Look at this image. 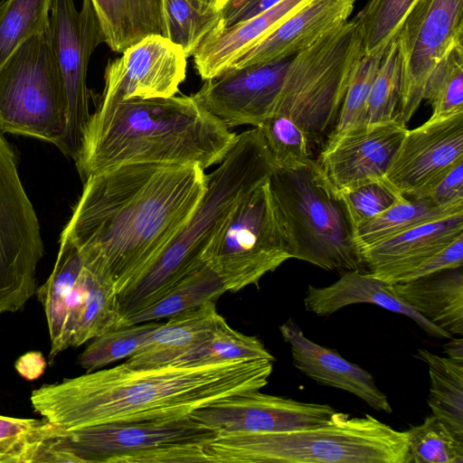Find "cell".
Listing matches in <instances>:
<instances>
[{"instance_id": "obj_41", "label": "cell", "mask_w": 463, "mask_h": 463, "mask_svg": "<svg viewBox=\"0 0 463 463\" xmlns=\"http://www.w3.org/2000/svg\"><path fill=\"white\" fill-rule=\"evenodd\" d=\"M257 128L264 137L276 169H292L311 157L307 136L291 118L274 115Z\"/></svg>"}, {"instance_id": "obj_29", "label": "cell", "mask_w": 463, "mask_h": 463, "mask_svg": "<svg viewBox=\"0 0 463 463\" xmlns=\"http://www.w3.org/2000/svg\"><path fill=\"white\" fill-rule=\"evenodd\" d=\"M463 213V202L439 204L430 198H404L379 215L359 224L356 237L362 250L419 225Z\"/></svg>"}, {"instance_id": "obj_18", "label": "cell", "mask_w": 463, "mask_h": 463, "mask_svg": "<svg viewBox=\"0 0 463 463\" xmlns=\"http://www.w3.org/2000/svg\"><path fill=\"white\" fill-rule=\"evenodd\" d=\"M335 411L328 404L302 402L259 390L216 402L189 416L218 432H279L322 425Z\"/></svg>"}, {"instance_id": "obj_45", "label": "cell", "mask_w": 463, "mask_h": 463, "mask_svg": "<svg viewBox=\"0 0 463 463\" xmlns=\"http://www.w3.org/2000/svg\"><path fill=\"white\" fill-rule=\"evenodd\" d=\"M281 1L282 0H226L221 9V22L213 31L222 30L249 20Z\"/></svg>"}, {"instance_id": "obj_19", "label": "cell", "mask_w": 463, "mask_h": 463, "mask_svg": "<svg viewBox=\"0 0 463 463\" xmlns=\"http://www.w3.org/2000/svg\"><path fill=\"white\" fill-rule=\"evenodd\" d=\"M355 0L308 1L238 57L227 71L293 57L348 21Z\"/></svg>"}, {"instance_id": "obj_1", "label": "cell", "mask_w": 463, "mask_h": 463, "mask_svg": "<svg viewBox=\"0 0 463 463\" xmlns=\"http://www.w3.org/2000/svg\"><path fill=\"white\" fill-rule=\"evenodd\" d=\"M61 233L84 265L130 288L181 232L207 189L196 164H130L90 175Z\"/></svg>"}, {"instance_id": "obj_4", "label": "cell", "mask_w": 463, "mask_h": 463, "mask_svg": "<svg viewBox=\"0 0 463 463\" xmlns=\"http://www.w3.org/2000/svg\"><path fill=\"white\" fill-rule=\"evenodd\" d=\"M274 171L259 128L237 135L219 167L207 175L206 192L189 221L143 275L118 295L123 318L153 304L202 267L204 250L236 206Z\"/></svg>"}, {"instance_id": "obj_15", "label": "cell", "mask_w": 463, "mask_h": 463, "mask_svg": "<svg viewBox=\"0 0 463 463\" xmlns=\"http://www.w3.org/2000/svg\"><path fill=\"white\" fill-rule=\"evenodd\" d=\"M109 61L100 101L175 96L186 75L181 46L159 34L148 35Z\"/></svg>"}, {"instance_id": "obj_48", "label": "cell", "mask_w": 463, "mask_h": 463, "mask_svg": "<svg viewBox=\"0 0 463 463\" xmlns=\"http://www.w3.org/2000/svg\"><path fill=\"white\" fill-rule=\"evenodd\" d=\"M195 4L206 10H218L220 11L226 0H192Z\"/></svg>"}, {"instance_id": "obj_30", "label": "cell", "mask_w": 463, "mask_h": 463, "mask_svg": "<svg viewBox=\"0 0 463 463\" xmlns=\"http://www.w3.org/2000/svg\"><path fill=\"white\" fill-rule=\"evenodd\" d=\"M226 288L220 278L206 265L190 273L159 299L122 320V326L157 321L216 301Z\"/></svg>"}, {"instance_id": "obj_43", "label": "cell", "mask_w": 463, "mask_h": 463, "mask_svg": "<svg viewBox=\"0 0 463 463\" xmlns=\"http://www.w3.org/2000/svg\"><path fill=\"white\" fill-rule=\"evenodd\" d=\"M340 194L356 228L406 198L384 178L361 184Z\"/></svg>"}, {"instance_id": "obj_34", "label": "cell", "mask_w": 463, "mask_h": 463, "mask_svg": "<svg viewBox=\"0 0 463 463\" xmlns=\"http://www.w3.org/2000/svg\"><path fill=\"white\" fill-rule=\"evenodd\" d=\"M424 99L432 108L431 120L463 112V38L435 66L425 86Z\"/></svg>"}, {"instance_id": "obj_14", "label": "cell", "mask_w": 463, "mask_h": 463, "mask_svg": "<svg viewBox=\"0 0 463 463\" xmlns=\"http://www.w3.org/2000/svg\"><path fill=\"white\" fill-rule=\"evenodd\" d=\"M461 161L463 112L407 129L384 179L406 198H428Z\"/></svg>"}, {"instance_id": "obj_42", "label": "cell", "mask_w": 463, "mask_h": 463, "mask_svg": "<svg viewBox=\"0 0 463 463\" xmlns=\"http://www.w3.org/2000/svg\"><path fill=\"white\" fill-rule=\"evenodd\" d=\"M382 56L362 55L356 62L336 123L329 136L366 123L368 99Z\"/></svg>"}, {"instance_id": "obj_16", "label": "cell", "mask_w": 463, "mask_h": 463, "mask_svg": "<svg viewBox=\"0 0 463 463\" xmlns=\"http://www.w3.org/2000/svg\"><path fill=\"white\" fill-rule=\"evenodd\" d=\"M406 131L396 120L365 123L329 136L317 161L341 194L384 178Z\"/></svg>"}, {"instance_id": "obj_21", "label": "cell", "mask_w": 463, "mask_h": 463, "mask_svg": "<svg viewBox=\"0 0 463 463\" xmlns=\"http://www.w3.org/2000/svg\"><path fill=\"white\" fill-rule=\"evenodd\" d=\"M463 235V213L424 223L363 250L372 276L390 284Z\"/></svg>"}, {"instance_id": "obj_38", "label": "cell", "mask_w": 463, "mask_h": 463, "mask_svg": "<svg viewBox=\"0 0 463 463\" xmlns=\"http://www.w3.org/2000/svg\"><path fill=\"white\" fill-rule=\"evenodd\" d=\"M404 432L410 463H463V439L433 414Z\"/></svg>"}, {"instance_id": "obj_9", "label": "cell", "mask_w": 463, "mask_h": 463, "mask_svg": "<svg viewBox=\"0 0 463 463\" xmlns=\"http://www.w3.org/2000/svg\"><path fill=\"white\" fill-rule=\"evenodd\" d=\"M67 103L49 29L22 45L0 67V131L61 146Z\"/></svg>"}, {"instance_id": "obj_28", "label": "cell", "mask_w": 463, "mask_h": 463, "mask_svg": "<svg viewBox=\"0 0 463 463\" xmlns=\"http://www.w3.org/2000/svg\"><path fill=\"white\" fill-rule=\"evenodd\" d=\"M83 266L79 250L61 233L53 269L46 282L36 291L46 315L51 339V361L65 350L64 330L68 312Z\"/></svg>"}, {"instance_id": "obj_27", "label": "cell", "mask_w": 463, "mask_h": 463, "mask_svg": "<svg viewBox=\"0 0 463 463\" xmlns=\"http://www.w3.org/2000/svg\"><path fill=\"white\" fill-rule=\"evenodd\" d=\"M104 34L115 52L151 34L165 37L162 0H90Z\"/></svg>"}, {"instance_id": "obj_6", "label": "cell", "mask_w": 463, "mask_h": 463, "mask_svg": "<svg viewBox=\"0 0 463 463\" xmlns=\"http://www.w3.org/2000/svg\"><path fill=\"white\" fill-rule=\"evenodd\" d=\"M269 184L291 259L326 270L365 267L356 226L317 159L275 168Z\"/></svg>"}, {"instance_id": "obj_40", "label": "cell", "mask_w": 463, "mask_h": 463, "mask_svg": "<svg viewBox=\"0 0 463 463\" xmlns=\"http://www.w3.org/2000/svg\"><path fill=\"white\" fill-rule=\"evenodd\" d=\"M402 89V58L396 38L386 47L374 77L366 123L395 120Z\"/></svg>"}, {"instance_id": "obj_8", "label": "cell", "mask_w": 463, "mask_h": 463, "mask_svg": "<svg viewBox=\"0 0 463 463\" xmlns=\"http://www.w3.org/2000/svg\"><path fill=\"white\" fill-rule=\"evenodd\" d=\"M217 435L187 415L63 430L52 445L71 463H199Z\"/></svg>"}, {"instance_id": "obj_35", "label": "cell", "mask_w": 463, "mask_h": 463, "mask_svg": "<svg viewBox=\"0 0 463 463\" xmlns=\"http://www.w3.org/2000/svg\"><path fill=\"white\" fill-rule=\"evenodd\" d=\"M165 37L194 55L221 22V10H206L192 0H162Z\"/></svg>"}, {"instance_id": "obj_11", "label": "cell", "mask_w": 463, "mask_h": 463, "mask_svg": "<svg viewBox=\"0 0 463 463\" xmlns=\"http://www.w3.org/2000/svg\"><path fill=\"white\" fill-rule=\"evenodd\" d=\"M44 247L39 221L0 131V314L21 310L37 291Z\"/></svg>"}, {"instance_id": "obj_47", "label": "cell", "mask_w": 463, "mask_h": 463, "mask_svg": "<svg viewBox=\"0 0 463 463\" xmlns=\"http://www.w3.org/2000/svg\"><path fill=\"white\" fill-rule=\"evenodd\" d=\"M450 341L444 345V353L448 357L463 363V339L459 338H449Z\"/></svg>"}, {"instance_id": "obj_44", "label": "cell", "mask_w": 463, "mask_h": 463, "mask_svg": "<svg viewBox=\"0 0 463 463\" xmlns=\"http://www.w3.org/2000/svg\"><path fill=\"white\" fill-rule=\"evenodd\" d=\"M463 265V235L429 258L418 267L402 275L396 283L413 280L444 269Z\"/></svg>"}, {"instance_id": "obj_33", "label": "cell", "mask_w": 463, "mask_h": 463, "mask_svg": "<svg viewBox=\"0 0 463 463\" xmlns=\"http://www.w3.org/2000/svg\"><path fill=\"white\" fill-rule=\"evenodd\" d=\"M52 0H5L0 5V67L15 50L50 25Z\"/></svg>"}, {"instance_id": "obj_32", "label": "cell", "mask_w": 463, "mask_h": 463, "mask_svg": "<svg viewBox=\"0 0 463 463\" xmlns=\"http://www.w3.org/2000/svg\"><path fill=\"white\" fill-rule=\"evenodd\" d=\"M258 359L275 361V357L257 336L238 332L220 316L211 335L201 344L180 356L174 364L201 365Z\"/></svg>"}, {"instance_id": "obj_17", "label": "cell", "mask_w": 463, "mask_h": 463, "mask_svg": "<svg viewBox=\"0 0 463 463\" xmlns=\"http://www.w3.org/2000/svg\"><path fill=\"white\" fill-rule=\"evenodd\" d=\"M289 60L227 71L205 80L193 97L229 128L259 127L273 113Z\"/></svg>"}, {"instance_id": "obj_13", "label": "cell", "mask_w": 463, "mask_h": 463, "mask_svg": "<svg viewBox=\"0 0 463 463\" xmlns=\"http://www.w3.org/2000/svg\"><path fill=\"white\" fill-rule=\"evenodd\" d=\"M463 38V0H417L397 37L402 89L395 120L406 126L423 100L432 71Z\"/></svg>"}, {"instance_id": "obj_2", "label": "cell", "mask_w": 463, "mask_h": 463, "mask_svg": "<svg viewBox=\"0 0 463 463\" xmlns=\"http://www.w3.org/2000/svg\"><path fill=\"white\" fill-rule=\"evenodd\" d=\"M273 362L237 360L201 365L133 368L122 363L34 390L31 403L64 430L182 418L216 402L267 385Z\"/></svg>"}, {"instance_id": "obj_25", "label": "cell", "mask_w": 463, "mask_h": 463, "mask_svg": "<svg viewBox=\"0 0 463 463\" xmlns=\"http://www.w3.org/2000/svg\"><path fill=\"white\" fill-rule=\"evenodd\" d=\"M220 316L215 301L171 316L136 354L127 358L126 364L152 368L174 364L211 335Z\"/></svg>"}, {"instance_id": "obj_39", "label": "cell", "mask_w": 463, "mask_h": 463, "mask_svg": "<svg viewBox=\"0 0 463 463\" xmlns=\"http://www.w3.org/2000/svg\"><path fill=\"white\" fill-rule=\"evenodd\" d=\"M62 432L43 419L0 415V455L5 463H33L43 442Z\"/></svg>"}, {"instance_id": "obj_7", "label": "cell", "mask_w": 463, "mask_h": 463, "mask_svg": "<svg viewBox=\"0 0 463 463\" xmlns=\"http://www.w3.org/2000/svg\"><path fill=\"white\" fill-rule=\"evenodd\" d=\"M362 55L356 15L290 58L271 116L291 118L310 146H324Z\"/></svg>"}, {"instance_id": "obj_10", "label": "cell", "mask_w": 463, "mask_h": 463, "mask_svg": "<svg viewBox=\"0 0 463 463\" xmlns=\"http://www.w3.org/2000/svg\"><path fill=\"white\" fill-rule=\"evenodd\" d=\"M289 259L269 180L243 198L202 255L232 293L257 285Z\"/></svg>"}, {"instance_id": "obj_5", "label": "cell", "mask_w": 463, "mask_h": 463, "mask_svg": "<svg viewBox=\"0 0 463 463\" xmlns=\"http://www.w3.org/2000/svg\"><path fill=\"white\" fill-rule=\"evenodd\" d=\"M211 463H410L407 437L373 416L335 411L322 425L279 432H218Z\"/></svg>"}, {"instance_id": "obj_26", "label": "cell", "mask_w": 463, "mask_h": 463, "mask_svg": "<svg viewBox=\"0 0 463 463\" xmlns=\"http://www.w3.org/2000/svg\"><path fill=\"white\" fill-rule=\"evenodd\" d=\"M394 293L451 335L463 334L462 266L392 284Z\"/></svg>"}, {"instance_id": "obj_22", "label": "cell", "mask_w": 463, "mask_h": 463, "mask_svg": "<svg viewBox=\"0 0 463 463\" xmlns=\"http://www.w3.org/2000/svg\"><path fill=\"white\" fill-rule=\"evenodd\" d=\"M368 303L401 314L413 320L428 335L449 339L450 334L430 322L393 291L392 284L370 273L354 269L346 271L330 286L317 288L308 285L304 305L307 311L317 316H329L344 307Z\"/></svg>"}, {"instance_id": "obj_49", "label": "cell", "mask_w": 463, "mask_h": 463, "mask_svg": "<svg viewBox=\"0 0 463 463\" xmlns=\"http://www.w3.org/2000/svg\"><path fill=\"white\" fill-rule=\"evenodd\" d=\"M0 463H5L4 457L0 455Z\"/></svg>"}, {"instance_id": "obj_23", "label": "cell", "mask_w": 463, "mask_h": 463, "mask_svg": "<svg viewBox=\"0 0 463 463\" xmlns=\"http://www.w3.org/2000/svg\"><path fill=\"white\" fill-rule=\"evenodd\" d=\"M310 0H282L265 12L231 27L212 31L194 54L204 80L225 72L231 64Z\"/></svg>"}, {"instance_id": "obj_3", "label": "cell", "mask_w": 463, "mask_h": 463, "mask_svg": "<svg viewBox=\"0 0 463 463\" xmlns=\"http://www.w3.org/2000/svg\"><path fill=\"white\" fill-rule=\"evenodd\" d=\"M237 135L192 96L100 101L74 159L90 175L130 164L221 163Z\"/></svg>"}, {"instance_id": "obj_31", "label": "cell", "mask_w": 463, "mask_h": 463, "mask_svg": "<svg viewBox=\"0 0 463 463\" xmlns=\"http://www.w3.org/2000/svg\"><path fill=\"white\" fill-rule=\"evenodd\" d=\"M415 356L429 367L430 385L427 402L432 414L463 439V363L425 348L418 349Z\"/></svg>"}, {"instance_id": "obj_36", "label": "cell", "mask_w": 463, "mask_h": 463, "mask_svg": "<svg viewBox=\"0 0 463 463\" xmlns=\"http://www.w3.org/2000/svg\"><path fill=\"white\" fill-rule=\"evenodd\" d=\"M417 0H369L357 14L363 55L383 54Z\"/></svg>"}, {"instance_id": "obj_20", "label": "cell", "mask_w": 463, "mask_h": 463, "mask_svg": "<svg viewBox=\"0 0 463 463\" xmlns=\"http://www.w3.org/2000/svg\"><path fill=\"white\" fill-rule=\"evenodd\" d=\"M279 331L290 345L294 366L304 374L321 384L351 392L373 410L392 411L386 395L367 371L306 337L291 318L279 326Z\"/></svg>"}, {"instance_id": "obj_12", "label": "cell", "mask_w": 463, "mask_h": 463, "mask_svg": "<svg viewBox=\"0 0 463 463\" xmlns=\"http://www.w3.org/2000/svg\"><path fill=\"white\" fill-rule=\"evenodd\" d=\"M49 33L67 103L60 150L75 159L90 117L88 66L93 52L105 43V38L90 0H82L80 11L74 0H52Z\"/></svg>"}, {"instance_id": "obj_37", "label": "cell", "mask_w": 463, "mask_h": 463, "mask_svg": "<svg viewBox=\"0 0 463 463\" xmlns=\"http://www.w3.org/2000/svg\"><path fill=\"white\" fill-rule=\"evenodd\" d=\"M156 321L121 326L96 338L79 357L80 365L90 373L136 354L160 325Z\"/></svg>"}, {"instance_id": "obj_24", "label": "cell", "mask_w": 463, "mask_h": 463, "mask_svg": "<svg viewBox=\"0 0 463 463\" xmlns=\"http://www.w3.org/2000/svg\"><path fill=\"white\" fill-rule=\"evenodd\" d=\"M113 283L85 265L78 279L64 330V346L77 347L122 326Z\"/></svg>"}, {"instance_id": "obj_46", "label": "cell", "mask_w": 463, "mask_h": 463, "mask_svg": "<svg viewBox=\"0 0 463 463\" xmlns=\"http://www.w3.org/2000/svg\"><path fill=\"white\" fill-rule=\"evenodd\" d=\"M428 198L439 204L463 202V161L438 183Z\"/></svg>"}]
</instances>
